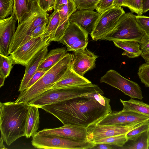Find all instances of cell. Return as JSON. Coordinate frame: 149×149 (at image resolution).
Wrapping results in <instances>:
<instances>
[{
	"label": "cell",
	"mask_w": 149,
	"mask_h": 149,
	"mask_svg": "<svg viewBox=\"0 0 149 149\" xmlns=\"http://www.w3.org/2000/svg\"><path fill=\"white\" fill-rule=\"evenodd\" d=\"M141 56L144 59L146 62H149V52L142 54Z\"/></svg>",
	"instance_id": "cell-48"
},
{
	"label": "cell",
	"mask_w": 149,
	"mask_h": 149,
	"mask_svg": "<svg viewBox=\"0 0 149 149\" xmlns=\"http://www.w3.org/2000/svg\"><path fill=\"white\" fill-rule=\"evenodd\" d=\"M100 81L119 90L132 98L142 100L143 98L141 88L137 83L126 79L114 70L107 71L101 77Z\"/></svg>",
	"instance_id": "cell-9"
},
{
	"label": "cell",
	"mask_w": 149,
	"mask_h": 149,
	"mask_svg": "<svg viewBox=\"0 0 149 149\" xmlns=\"http://www.w3.org/2000/svg\"></svg>",
	"instance_id": "cell-51"
},
{
	"label": "cell",
	"mask_w": 149,
	"mask_h": 149,
	"mask_svg": "<svg viewBox=\"0 0 149 149\" xmlns=\"http://www.w3.org/2000/svg\"><path fill=\"white\" fill-rule=\"evenodd\" d=\"M16 17L13 12L10 17L0 19V54L8 56L11 40L16 30Z\"/></svg>",
	"instance_id": "cell-14"
},
{
	"label": "cell",
	"mask_w": 149,
	"mask_h": 149,
	"mask_svg": "<svg viewBox=\"0 0 149 149\" xmlns=\"http://www.w3.org/2000/svg\"><path fill=\"white\" fill-rule=\"evenodd\" d=\"M113 42L115 46L124 50L122 55L127 56L129 58L138 57L143 54L140 49L139 43L136 41L118 40Z\"/></svg>",
	"instance_id": "cell-21"
},
{
	"label": "cell",
	"mask_w": 149,
	"mask_h": 149,
	"mask_svg": "<svg viewBox=\"0 0 149 149\" xmlns=\"http://www.w3.org/2000/svg\"><path fill=\"white\" fill-rule=\"evenodd\" d=\"M136 22L141 29L147 35H149V17L136 15Z\"/></svg>",
	"instance_id": "cell-36"
},
{
	"label": "cell",
	"mask_w": 149,
	"mask_h": 149,
	"mask_svg": "<svg viewBox=\"0 0 149 149\" xmlns=\"http://www.w3.org/2000/svg\"><path fill=\"white\" fill-rule=\"evenodd\" d=\"M113 148L112 145L105 143H96L95 145L91 149H113Z\"/></svg>",
	"instance_id": "cell-43"
},
{
	"label": "cell",
	"mask_w": 149,
	"mask_h": 149,
	"mask_svg": "<svg viewBox=\"0 0 149 149\" xmlns=\"http://www.w3.org/2000/svg\"><path fill=\"white\" fill-rule=\"evenodd\" d=\"M125 13L120 7H112L101 13L90 34L92 40L95 41L101 40L113 30Z\"/></svg>",
	"instance_id": "cell-8"
},
{
	"label": "cell",
	"mask_w": 149,
	"mask_h": 149,
	"mask_svg": "<svg viewBox=\"0 0 149 149\" xmlns=\"http://www.w3.org/2000/svg\"><path fill=\"white\" fill-rule=\"evenodd\" d=\"M97 85L91 83L48 90L30 102L29 105L38 108L75 97L88 96L93 93H102Z\"/></svg>",
	"instance_id": "cell-4"
},
{
	"label": "cell",
	"mask_w": 149,
	"mask_h": 149,
	"mask_svg": "<svg viewBox=\"0 0 149 149\" xmlns=\"http://www.w3.org/2000/svg\"><path fill=\"white\" fill-rule=\"evenodd\" d=\"M72 56V54L67 53L33 85L20 92L15 102L28 104L45 92L50 89L71 67Z\"/></svg>",
	"instance_id": "cell-3"
},
{
	"label": "cell",
	"mask_w": 149,
	"mask_h": 149,
	"mask_svg": "<svg viewBox=\"0 0 149 149\" xmlns=\"http://www.w3.org/2000/svg\"><path fill=\"white\" fill-rule=\"evenodd\" d=\"M55 0H48L47 12L50 11L54 9Z\"/></svg>",
	"instance_id": "cell-46"
},
{
	"label": "cell",
	"mask_w": 149,
	"mask_h": 149,
	"mask_svg": "<svg viewBox=\"0 0 149 149\" xmlns=\"http://www.w3.org/2000/svg\"><path fill=\"white\" fill-rule=\"evenodd\" d=\"M14 4V0H0V19L13 14Z\"/></svg>",
	"instance_id": "cell-30"
},
{
	"label": "cell",
	"mask_w": 149,
	"mask_h": 149,
	"mask_svg": "<svg viewBox=\"0 0 149 149\" xmlns=\"http://www.w3.org/2000/svg\"><path fill=\"white\" fill-rule=\"evenodd\" d=\"M30 105L9 102L0 103L1 136L8 146L25 136V126Z\"/></svg>",
	"instance_id": "cell-2"
},
{
	"label": "cell",
	"mask_w": 149,
	"mask_h": 149,
	"mask_svg": "<svg viewBox=\"0 0 149 149\" xmlns=\"http://www.w3.org/2000/svg\"><path fill=\"white\" fill-rule=\"evenodd\" d=\"M13 64L9 56L0 54V74L6 78L9 76Z\"/></svg>",
	"instance_id": "cell-31"
},
{
	"label": "cell",
	"mask_w": 149,
	"mask_h": 149,
	"mask_svg": "<svg viewBox=\"0 0 149 149\" xmlns=\"http://www.w3.org/2000/svg\"><path fill=\"white\" fill-rule=\"evenodd\" d=\"M139 43L143 54L149 52V35L145 34Z\"/></svg>",
	"instance_id": "cell-41"
},
{
	"label": "cell",
	"mask_w": 149,
	"mask_h": 149,
	"mask_svg": "<svg viewBox=\"0 0 149 149\" xmlns=\"http://www.w3.org/2000/svg\"><path fill=\"white\" fill-rule=\"evenodd\" d=\"M67 52L65 47L51 50L45 56L38 69L47 71L63 58Z\"/></svg>",
	"instance_id": "cell-19"
},
{
	"label": "cell",
	"mask_w": 149,
	"mask_h": 149,
	"mask_svg": "<svg viewBox=\"0 0 149 149\" xmlns=\"http://www.w3.org/2000/svg\"><path fill=\"white\" fill-rule=\"evenodd\" d=\"M137 74L141 82L146 87H149V62L141 65Z\"/></svg>",
	"instance_id": "cell-34"
},
{
	"label": "cell",
	"mask_w": 149,
	"mask_h": 149,
	"mask_svg": "<svg viewBox=\"0 0 149 149\" xmlns=\"http://www.w3.org/2000/svg\"><path fill=\"white\" fill-rule=\"evenodd\" d=\"M38 108L33 105H30L25 126L26 137H33L37 132L40 123L39 113Z\"/></svg>",
	"instance_id": "cell-20"
},
{
	"label": "cell",
	"mask_w": 149,
	"mask_h": 149,
	"mask_svg": "<svg viewBox=\"0 0 149 149\" xmlns=\"http://www.w3.org/2000/svg\"><path fill=\"white\" fill-rule=\"evenodd\" d=\"M47 71L38 69L28 83L26 89L31 87L39 80Z\"/></svg>",
	"instance_id": "cell-40"
},
{
	"label": "cell",
	"mask_w": 149,
	"mask_h": 149,
	"mask_svg": "<svg viewBox=\"0 0 149 149\" xmlns=\"http://www.w3.org/2000/svg\"><path fill=\"white\" fill-rule=\"evenodd\" d=\"M130 143L124 145L119 149H148L149 147V129L144 132Z\"/></svg>",
	"instance_id": "cell-26"
},
{
	"label": "cell",
	"mask_w": 149,
	"mask_h": 149,
	"mask_svg": "<svg viewBox=\"0 0 149 149\" xmlns=\"http://www.w3.org/2000/svg\"><path fill=\"white\" fill-rule=\"evenodd\" d=\"M71 0H55L54 8V10H58L64 5L67 4Z\"/></svg>",
	"instance_id": "cell-42"
},
{
	"label": "cell",
	"mask_w": 149,
	"mask_h": 149,
	"mask_svg": "<svg viewBox=\"0 0 149 149\" xmlns=\"http://www.w3.org/2000/svg\"><path fill=\"white\" fill-rule=\"evenodd\" d=\"M124 0H114L112 7H121Z\"/></svg>",
	"instance_id": "cell-47"
},
{
	"label": "cell",
	"mask_w": 149,
	"mask_h": 149,
	"mask_svg": "<svg viewBox=\"0 0 149 149\" xmlns=\"http://www.w3.org/2000/svg\"><path fill=\"white\" fill-rule=\"evenodd\" d=\"M123 106V111H134L149 118V104L142 101L131 98L125 101L120 99Z\"/></svg>",
	"instance_id": "cell-23"
},
{
	"label": "cell",
	"mask_w": 149,
	"mask_h": 149,
	"mask_svg": "<svg viewBox=\"0 0 149 149\" xmlns=\"http://www.w3.org/2000/svg\"><path fill=\"white\" fill-rule=\"evenodd\" d=\"M100 15L94 10H78L70 17V23L76 24L88 35L92 32Z\"/></svg>",
	"instance_id": "cell-16"
},
{
	"label": "cell",
	"mask_w": 149,
	"mask_h": 149,
	"mask_svg": "<svg viewBox=\"0 0 149 149\" xmlns=\"http://www.w3.org/2000/svg\"><path fill=\"white\" fill-rule=\"evenodd\" d=\"M33 0H14L13 12L15 14L18 24L24 16L30 11Z\"/></svg>",
	"instance_id": "cell-25"
},
{
	"label": "cell",
	"mask_w": 149,
	"mask_h": 149,
	"mask_svg": "<svg viewBox=\"0 0 149 149\" xmlns=\"http://www.w3.org/2000/svg\"><path fill=\"white\" fill-rule=\"evenodd\" d=\"M6 78L1 74H0V87H1L4 84L5 80Z\"/></svg>",
	"instance_id": "cell-49"
},
{
	"label": "cell",
	"mask_w": 149,
	"mask_h": 149,
	"mask_svg": "<svg viewBox=\"0 0 149 149\" xmlns=\"http://www.w3.org/2000/svg\"><path fill=\"white\" fill-rule=\"evenodd\" d=\"M77 8L74 1L71 0L67 4L63 6L59 10L61 24L69 18L70 16L77 10Z\"/></svg>",
	"instance_id": "cell-28"
},
{
	"label": "cell",
	"mask_w": 149,
	"mask_h": 149,
	"mask_svg": "<svg viewBox=\"0 0 149 149\" xmlns=\"http://www.w3.org/2000/svg\"><path fill=\"white\" fill-rule=\"evenodd\" d=\"M48 14L39 6L37 0H33L30 11L18 24L10 42L9 54L32 38L31 34L39 25L48 24Z\"/></svg>",
	"instance_id": "cell-5"
},
{
	"label": "cell",
	"mask_w": 149,
	"mask_h": 149,
	"mask_svg": "<svg viewBox=\"0 0 149 149\" xmlns=\"http://www.w3.org/2000/svg\"><path fill=\"white\" fill-rule=\"evenodd\" d=\"M98 57L86 47L74 52L72 54L71 68L77 74L84 77L87 72L95 67Z\"/></svg>",
	"instance_id": "cell-13"
},
{
	"label": "cell",
	"mask_w": 149,
	"mask_h": 149,
	"mask_svg": "<svg viewBox=\"0 0 149 149\" xmlns=\"http://www.w3.org/2000/svg\"><path fill=\"white\" fill-rule=\"evenodd\" d=\"M91 83L90 81L86 78L76 73L70 67L60 79L50 89L63 88Z\"/></svg>",
	"instance_id": "cell-18"
},
{
	"label": "cell",
	"mask_w": 149,
	"mask_h": 149,
	"mask_svg": "<svg viewBox=\"0 0 149 149\" xmlns=\"http://www.w3.org/2000/svg\"><path fill=\"white\" fill-rule=\"evenodd\" d=\"M88 34L76 24L70 23L59 42L65 45L67 51L74 52L87 47Z\"/></svg>",
	"instance_id": "cell-12"
},
{
	"label": "cell",
	"mask_w": 149,
	"mask_h": 149,
	"mask_svg": "<svg viewBox=\"0 0 149 149\" xmlns=\"http://www.w3.org/2000/svg\"><path fill=\"white\" fill-rule=\"evenodd\" d=\"M69 18L60 24L56 30L53 41L59 42L63 37L69 24Z\"/></svg>",
	"instance_id": "cell-37"
},
{
	"label": "cell",
	"mask_w": 149,
	"mask_h": 149,
	"mask_svg": "<svg viewBox=\"0 0 149 149\" xmlns=\"http://www.w3.org/2000/svg\"><path fill=\"white\" fill-rule=\"evenodd\" d=\"M50 42L44 36L33 38L10 54L9 56L13 64L25 66L37 53L45 46L49 45Z\"/></svg>",
	"instance_id": "cell-10"
},
{
	"label": "cell",
	"mask_w": 149,
	"mask_h": 149,
	"mask_svg": "<svg viewBox=\"0 0 149 149\" xmlns=\"http://www.w3.org/2000/svg\"><path fill=\"white\" fill-rule=\"evenodd\" d=\"M114 0H100L97 4L95 10L101 14L105 10L112 7Z\"/></svg>",
	"instance_id": "cell-38"
},
{
	"label": "cell",
	"mask_w": 149,
	"mask_h": 149,
	"mask_svg": "<svg viewBox=\"0 0 149 149\" xmlns=\"http://www.w3.org/2000/svg\"><path fill=\"white\" fill-rule=\"evenodd\" d=\"M39 149H91L95 143L88 140L81 141L53 134L40 135L37 132L31 141Z\"/></svg>",
	"instance_id": "cell-6"
},
{
	"label": "cell",
	"mask_w": 149,
	"mask_h": 149,
	"mask_svg": "<svg viewBox=\"0 0 149 149\" xmlns=\"http://www.w3.org/2000/svg\"><path fill=\"white\" fill-rule=\"evenodd\" d=\"M124 111L127 123L143 122L149 120L148 117L137 112L132 111Z\"/></svg>",
	"instance_id": "cell-32"
},
{
	"label": "cell",
	"mask_w": 149,
	"mask_h": 149,
	"mask_svg": "<svg viewBox=\"0 0 149 149\" xmlns=\"http://www.w3.org/2000/svg\"><path fill=\"white\" fill-rule=\"evenodd\" d=\"M40 7L44 11L47 13L48 0H37Z\"/></svg>",
	"instance_id": "cell-44"
},
{
	"label": "cell",
	"mask_w": 149,
	"mask_h": 149,
	"mask_svg": "<svg viewBox=\"0 0 149 149\" xmlns=\"http://www.w3.org/2000/svg\"><path fill=\"white\" fill-rule=\"evenodd\" d=\"M49 45H46L42 48L25 65L24 74L19 86L18 91L21 92L26 89L30 80L38 69L40 63L47 54L48 47Z\"/></svg>",
	"instance_id": "cell-17"
},
{
	"label": "cell",
	"mask_w": 149,
	"mask_h": 149,
	"mask_svg": "<svg viewBox=\"0 0 149 149\" xmlns=\"http://www.w3.org/2000/svg\"><path fill=\"white\" fill-rule=\"evenodd\" d=\"M143 0H124L122 6L128 8L137 15H141L143 14Z\"/></svg>",
	"instance_id": "cell-29"
},
{
	"label": "cell",
	"mask_w": 149,
	"mask_h": 149,
	"mask_svg": "<svg viewBox=\"0 0 149 149\" xmlns=\"http://www.w3.org/2000/svg\"><path fill=\"white\" fill-rule=\"evenodd\" d=\"M110 100L99 93H93L42 106L64 125L87 128L112 111Z\"/></svg>",
	"instance_id": "cell-1"
},
{
	"label": "cell",
	"mask_w": 149,
	"mask_h": 149,
	"mask_svg": "<svg viewBox=\"0 0 149 149\" xmlns=\"http://www.w3.org/2000/svg\"><path fill=\"white\" fill-rule=\"evenodd\" d=\"M145 34L136 22V15L129 12L124 13L113 30L101 40H131L139 43Z\"/></svg>",
	"instance_id": "cell-7"
},
{
	"label": "cell",
	"mask_w": 149,
	"mask_h": 149,
	"mask_svg": "<svg viewBox=\"0 0 149 149\" xmlns=\"http://www.w3.org/2000/svg\"><path fill=\"white\" fill-rule=\"evenodd\" d=\"M102 125H120L127 124L126 116L124 111H112L104 117L95 123Z\"/></svg>",
	"instance_id": "cell-22"
},
{
	"label": "cell",
	"mask_w": 149,
	"mask_h": 149,
	"mask_svg": "<svg viewBox=\"0 0 149 149\" xmlns=\"http://www.w3.org/2000/svg\"><path fill=\"white\" fill-rule=\"evenodd\" d=\"M128 140L126 134L121 135L112 136L95 140V143H105L112 145H115L119 148L122 147Z\"/></svg>",
	"instance_id": "cell-27"
},
{
	"label": "cell",
	"mask_w": 149,
	"mask_h": 149,
	"mask_svg": "<svg viewBox=\"0 0 149 149\" xmlns=\"http://www.w3.org/2000/svg\"><path fill=\"white\" fill-rule=\"evenodd\" d=\"M143 14L149 10V0H143Z\"/></svg>",
	"instance_id": "cell-45"
},
{
	"label": "cell",
	"mask_w": 149,
	"mask_h": 149,
	"mask_svg": "<svg viewBox=\"0 0 149 149\" xmlns=\"http://www.w3.org/2000/svg\"><path fill=\"white\" fill-rule=\"evenodd\" d=\"M146 122L120 125H102L95 123L87 128V140L94 142L95 140L109 137L126 134L132 130Z\"/></svg>",
	"instance_id": "cell-11"
},
{
	"label": "cell",
	"mask_w": 149,
	"mask_h": 149,
	"mask_svg": "<svg viewBox=\"0 0 149 149\" xmlns=\"http://www.w3.org/2000/svg\"><path fill=\"white\" fill-rule=\"evenodd\" d=\"M149 129V120L142 125L132 130L126 134L128 140L132 141L135 139L144 132Z\"/></svg>",
	"instance_id": "cell-33"
},
{
	"label": "cell",
	"mask_w": 149,
	"mask_h": 149,
	"mask_svg": "<svg viewBox=\"0 0 149 149\" xmlns=\"http://www.w3.org/2000/svg\"><path fill=\"white\" fill-rule=\"evenodd\" d=\"M78 10H95L96 6L100 0H72Z\"/></svg>",
	"instance_id": "cell-35"
},
{
	"label": "cell",
	"mask_w": 149,
	"mask_h": 149,
	"mask_svg": "<svg viewBox=\"0 0 149 149\" xmlns=\"http://www.w3.org/2000/svg\"><path fill=\"white\" fill-rule=\"evenodd\" d=\"M47 24V23H44L38 26L31 33L32 38H35L43 36Z\"/></svg>",
	"instance_id": "cell-39"
},
{
	"label": "cell",
	"mask_w": 149,
	"mask_h": 149,
	"mask_svg": "<svg viewBox=\"0 0 149 149\" xmlns=\"http://www.w3.org/2000/svg\"><path fill=\"white\" fill-rule=\"evenodd\" d=\"M60 22V17L58 10H54L48 17V21L44 36L48 39L50 42L53 41L55 31Z\"/></svg>",
	"instance_id": "cell-24"
},
{
	"label": "cell",
	"mask_w": 149,
	"mask_h": 149,
	"mask_svg": "<svg viewBox=\"0 0 149 149\" xmlns=\"http://www.w3.org/2000/svg\"><path fill=\"white\" fill-rule=\"evenodd\" d=\"M40 135L53 134L78 140H87V128L71 125L54 129H45L37 132Z\"/></svg>",
	"instance_id": "cell-15"
},
{
	"label": "cell",
	"mask_w": 149,
	"mask_h": 149,
	"mask_svg": "<svg viewBox=\"0 0 149 149\" xmlns=\"http://www.w3.org/2000/svg\"><path fill=\"white\" fill-rule=\"evenodd\" d=\"M4 141L3 139L2 136H1L0 140V148L1 149H6L3 145V142Z\"/></svg>",
	"instance_id": "cell-50"
}]
</instances>
